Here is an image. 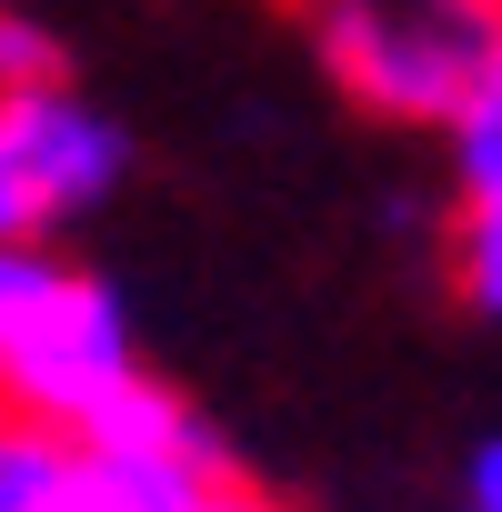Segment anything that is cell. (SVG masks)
Instances as JSON below:
<instances>
[{"label":"cell","mask_w":502,"mask_h":512,"mask_svg":"<svg viewBox=\"0 0 502 512\" xmlns=\"http://www.w3.org/2000/svg\"><path fill=\"white\" fill-rule=\"evenodd\" d=\"M141 382H151V362H141L131 302L101 272L61 262V282L31 302V322L11 332V352H0V402H11L21 422H41V432H61V442H81Z\"/></svg>","instance_id":"2"},{"label":"cell","mask_w":502,"mask_h":512,"mask_svg":"<svg viewBox=\"0 0 502 512\" xmlns=\"http://www.w3.org/2000/svg\"><path fill=\"white\" fill-rule=\"evenodd\" d=\"M452 292L502 322V181H462V211H452Z\"/></svg>","instance_id":"5"},{"label":"cell","mask_w":502,"mask_h":512,"mask_svg":"<svg viewBox=\"0 0 502 512\" xmlns=\"http://www.w3.org/2000/svg\"><path fill=\"white\" fill-rule=\"evenodd\" d=\"M492 31H502V0H322L312 11L332 81L372 121H412V131H432V121L452 131Z\"/></svg>","instance_id":"1"},{"label":"cell","mask_w":502,"mask_h":512,"mask_svg":"<svg viewBox=\"0 0 502 512\" xmlns=\"http://www.w3.org/2000/svg\"><path fill=\"white\" fill-rule=\"evenodd\" d=\"M61 282V262H51V241H0V352H11V332L31 322V302Z\"/></svg>","instance_id":"8"},{"label":"cell","mask_w":502,"mask_h":512,"mask_svg":"<svg viewBox=\"0 0 502 512\" xmlns=\"http://www.w3.org/2000/svg\"><path fill=\"white\" fill-rule=\"evenodd\" d=\"M231 502V462L221 442H181V452H121V442H71L51 492L31 512H221Z\"/></svg>","instance_id":"4"},{"label":"cell","mask_w":502,"mask_h":512,"mask_svg":"<svg viewBox=\"0 0 502 512\" xmlns=\"http://www.w3.org/2000/svg\"><path fill=\"white\" fill-rule=\"evenodd\" d=\"M452 512H502V432H482L462 452V482H452Z\"/></svg>","instance_id":"10"},{"label":"cell","mask_w":502,"mask_h":512,"mask_svg":"<svg viewBox=\"0 0 502 512\" xmlns=\"http://www.w3.org/2000/svg\"><path fill=\"white\" fill-rule=\"evenodd\" d=\"M31 81H61V51H51V31L31 11L0 0V91H31Z\"/></svg>","instance_id":"9"},{"label":"cell","mask_w":502,"mask_h":512,"mask_svg":"<svg viewBox=\"0 0 502 512\" xmlns=\"http://www.w3.org/2000/svg\"><path fill=\"white\" fill-rule=\"evenodd\" d=\"M121 181H131V141L91 91L71 81L0 91V241H51L111 211Z\"/></svg>","instance_id":"3"},{"label":"cell","mask_w":502,"mask_h":512,"mask_svg":"<svg viewBox=\"0 0 502 512\" xmlns=\"http://www.w3.org/2000/svg\"><path fill=\"white\" fill-rule=\"evenodd\" d=\"M221 512H272V502H251V492H231V502H221Z\"/></svg>","instance_id":"11"},{"label":"cell","mask_w":502,"mask_h":512,"mask_svg":"<svg viewBox=\"0 0 502 512\" xmlns=\"http://www.w3.org/2000/svg\"><path fill=\"white\" fill-rule=\"evenodd\" d=\"M442 141H452V181H502V31H492V51H482Z\"/></svg>","instance_id":"6"},{"label":"cell","mask_w":502,"mask_h":512,"mask_svg":"<svg viewBox=\"0 0 502 512\" xmlns=\"http://www.w3.org/2000/svg\"><path fill=\"white\" fill-rule=\"evenodd\" d=\"M61 432H41V422H21L11 402H0V512H31L41 492H51V472H61Z\"/></svg>","instance_id":"7"}]
</instances>
